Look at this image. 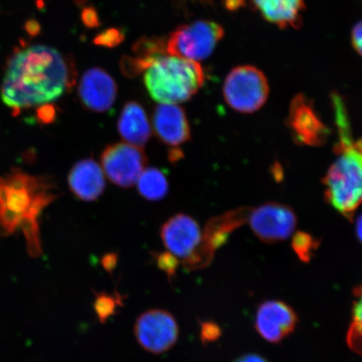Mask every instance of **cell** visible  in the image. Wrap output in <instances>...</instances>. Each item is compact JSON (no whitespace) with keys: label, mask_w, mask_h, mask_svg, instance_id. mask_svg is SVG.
<instances>
[{"label":"cell","mask_w":362,"mask_h":362,"mask_svg":"<svg viewBox=\"0 0 362 362\" xmlns=\"http://www.w3.org/2000/svg\"><path fill=\"white\" fill-rule=\"evenodd\" d=\"M57 49L34 45L13 56L2 84L1 97L13 111L47 105L71 87L74 76Z\"/></svg>","instance_id":"cell-1"},{"label":"cell","mask_w":362,"mask_h":362,"mask_svg":"<svg viewBox=\"0 0 362 362\" xmlns=\"http://www.w3.org/2000/svg\"><path fill=\"white\" fill-rule=\"evenodd\" d=\"M55 198L53 185L47 179L20 170L0 176V230L4 234L21 230L29 250L39 255L40 216Z\"/></svg>","instance_id":"cell-2"},{"label":"cell","mask_w":362,"mask_h":362,"mask_svg":"<svg viewBox=\"0 0 362 362\" xmlns=\"http://www.w3.org/2000/svg\"><path fill=\"white\" fill-rule=\"evenodd\" d=\"M334 101L338 141L336 158L323 179L325 197L339 214L351 220L362 205V139L353 137L341 102Z\"/></svg>","instance_id":"cell-3"},{"label":"cell","mask_w":362,"mask_h":362,"mask_svg":"<svg viewBox=\"0 0 362 362\" xmlns=\"http://www.w3.org/2000/svg\"><path fill=\"white\" fill-rule=\"evenodd\" d=\"M144 80L153 100L177 105L197 94L205 83V74L197 62L165 55L148 68Z\"/></svg>","instance_id":"cell-4"},{"label":"cell","mask_w":362,"mask_h":362,"mask_svg":"<svg viewBox=\"0 0 362 362\" xmlns=\"http://www.w3.org/2000/svg\"><path fill=\"white\" fill-rule=\"evenodd\" d=\"M161 238L169 255L187 269L206 268L214 259L200 225L192 216H172L162 226Z\"/></svg>","instance_id":"cell-5"},{"label":"cell","mask_w":362,"mask_h":362,"mask_svg":"<svg viewBox=\"0 0 362 362\" xmlns=\"http://www.w3.org/2000/svg\"><path fill=\"white\" fill-rule=\"evenodd\" d=\"M269 85L262 71L252 66H241L229 72L223 85L226 103L240 113L259 110L268 100Z\"/></svg>","instance_id":"cell-6"},{"label":"cell","mask_w":362,"mask_h":362,"mask_svg":"<svg viewBox=\"0 0 362 362\" xmlns=\"http://www.w3.org/2000/svg\"><path fill=\"white\" fill-rule=\"evenodd\" d=\"M224 30L214 21H199L176 29L166 44L169 55L197 62L214 53L223 38Z\"/></svg>","instance_id":"cell-7"},{"label":"cell","mask_w":362,"mask_h":362,"mask_svg":"<svg viewBox=\"0 0 362 362\" xmlns=\"http://www.w3.org/2000/svg\"><path fill=\"white\" fill-rule=\"evenodd\" d=\"M297 216L291 207L279 202H267L248 208L246 223L253 234L266 243L284 242L293 236Z\"/></svg>","instance_id":"cell-8"},{"label":"cell","mask_w":362,"mask_h":362,"mask_svg":"<svg viewBox=\"0 0 362 362\" xmlns=\"http://www.w3.org/2000/svg\"><path fill=\"white\" fill-rule=\"evenodd\" d=\"M104 174L117 187H132L146 170L147 158L141 148L127 143L108 146L101 156Z\"/></svg>","instance_id":"cell-9"},{"label":"cell","mask_w":362,"mask_h":362,"mask_svg":"<svg viewBox=\"0 0 362 362\" xmlns=\"http://www.w3.org/2000/svg\"><path fill=\"white\" fill-rule=\"evenodd\" d=\"M134 333L143 349L152 354H162L177 342L179 327L177 321L170 312L151 310L139 317Z\"/></svg>","instance_id":"cell-10"},{"label":"cell","mask_w":362,"mask_h":362,"mask_svg":"<svg viewBox=\"0 0 362 362\" xmlns=\"http://www.w3.org/2000/svg\"><path fill=\"white\" fill-rule=\"evenodd\" d=\"M288 124L294 140L302 146L318 147L327 141V126L304 95L298 94L293 99L289 107Z\"/></svg>","instance_id":"cell-11"},{"label":"cell","mask_w":362,"mask_h":362,"mask_svg":"<svg viewBox=\"0 0 362 362\" xmlns=\"http://www.w3.org/2000/svg\"><path fill=\"white\" fill-rule=\"evenodd\" d=\"M297 322V315L291 307L281 301L270 300L257 310L255 327L266 341L278 343L293 332Z\"/></svg>","instance_id":"cell-12"},{"label":"cell","mask_w":362,"mask_h":362,"mask_svg":"<svg viewBox=\"0 0 362 362\" xmlns=\"http://www.w3.org/2000/svg\"><path fill=\"white\" fill-rule=\"evenodd\" d=\"M81 103L88 110L101 113L110 110L117 98V85L112 76L100 68L85 72L78 88Z\"/></svg>","instance_id":"cell-13"},{"label":"cell","mask_w":362,"mask_h":362,"mask_svg":"<svg viewBox=\"0 0 362 362\" xmlns=\"http://www.w3.org/2000/svg\"><path fill=\"white\" fill-rule=\"evenodd\" d=\"M153 126L157 137L167 146L178 148L191 139L187 116L176 104H158L153 111Z\"/></svg>","instance_id":"cell-14"},{"label":"cell","mask_w":362,"mask_h":362,"mask_svg":"<svg viewBox=\"0 0 362 362\" xmlns=\"http://www.w3.org/2000/svg\"><path fill=\"white\" fill-rule=\"evenodd\" d=\"M68 184L72 193L84 202L98 200L106 185L104 172L93 158L76 163L68 176Z\"/></svg>","instance_id":"cell-15"},{"label":"cell","mask_w":362,"mask_h":362,"mask_svg":"<svg viewBox=\"0 0 362 362\" xmlns=\"http://www.w3.org/2000/svg\"><path fill=\"white\" fill-rule=\"evenodd\" d=\"M117 129L127 144L139 148L146 146L152 133L146 112L137 102L125 104L117 122Z\"/></svg>","instance_id":"cell-16"},{"label":"cell","mask_w":362,"mask_h":362,"mask_svg":"<svg viewBox=\"0 0 362 362\" xmlns=\"http://www.w3.org/2000/svg\"><path fill=\"white\" fill-rule=\"evenodd\" d=\"M264 19L280 28H298L302 24L304 0H251Z\"/></svg>","instance_id":"cell-17"},{"label":"cell","mask_w":362,"mask_h":362,"mask_svg":"<svg viewBox=\"0 0 362 362\" xmlns=\"http://www.w3.org/2000/svg\"><path fill=\"white\" fill-rule=\"evenodd\" d=\"M166 45L163 40L148 39L140 40L135 45V57H128L124 61L123 67L129 75H137L146 71L157 59L165 56Z\"/></svg>","instance_id":"cell-18"},{"label":"cell","mask_w":362,"mask_h":362,"mask_svg":"<svg viewBox=\"0 0 362 362\" xmlns=\"http://www.w3.org/2000/svg\"><path fill=\"white\" fill-rule=\"evenodd\" d=\"M136 184L139 194L151 202L162 200L169 191L168 179L157 168L144 170Z\"/></svg>","instance_id":"cell-19"},{"label":"cell","mask_w":362,"mask_h":362,"mask_svg":"<svg viewBox=\"0 0 362 362\" xmlns=\"http://www.w3.org/2000/svg\"><path fill=\"white\" fill-rule=\"evenodd\" d=\"M355 301L352 310V322L347 334L351 350L362 356V284L354 291Z\"/></svg>","instance_id":"cell-20"},{"label":"cell","mask_w":362,"mask_h":362,"mask_svg":"<svg viewBox=\"0 0 362 362\" xmlns=\"http://www.w3.org/2000/svg\"><path fill=\"white\" fill-rule=\"evenodd\" d=\"M318 242L311 235L305 233L293 234L292 247L296 255L303 262H309L315 249L318 247Z\"/></svg>","instance_id":"cell-21"},{"label":"cell","mask_w":362,"mask_h":362,"mask_svg":"<svg viewBox=\"0 0 362 362\" xmlns=\"http://www.w3.org/2000/svg\"><path fill=\"white\" fill-rule=\"evenodd\" d=\"M123 40L124 35L119 30L110 29L97 36L94 42L99 45H103V47H113L123 42Z\"/></svg>","instance_id":"cell-22"},{"label":"cell","mask_w":362,"mask_h":362,"mask_svg":"<svg viewBox=\"0 0 362 362\" xmlns=\"http://www.w3.org/2000/svg\"><path fill=\"white\" fill-rule=\"evenodd\" d=\"M113 302H115V300L107 296H101L98 298L96 308L98 315H100L102 318L110 315L111 312L113 311V308H115Z\"/></svg>","instance_id":"cell-23"},{"label":"cell","mask_w":362,"mask_h":362,"mask_svg":"<svg viewBox=\"0 0 362 362\" xmlns=\"http://www.w3.org/2000/svg\"><path fill=\"white\" fill-rule=\"evenodd\" d=\"M351 43L356 52L362 57V20L354 26L351 31Z\"/></svg>","instance_id":"cell-24"},{"label":"cell","mask_w":362,"mask_h":362,"mask_svg":"<svg viewBox=\"0 0 362 362\" xmlns=\"http://www.w3.org/2000/svg\"><path fill=\"white\" fill-rule=\"evenodd\" d=\"M220 329L214 324H206L203 327V337L208 341H214L219 337Z\"/></svg>","instance_id":"cell-25"},{"label":"cell","mask_w":362,"mask_h":362,"mask_svg":"<svg viewBox=\"0 0 362 362\" xmlns=\"http://www.w3.org/2000/svg\"><path fill=\"white\" fill-rule=\"evenodd\" d=\"M235 362H269L264 357L256 354H247L239 357Z\"/></svg>","instance_id":"cell-26"},{"label":"cell","mask_w":362,"mask_h":362,"mask_svg":"<svg viewBox=\"0 0 362 362\" xmlns=\"http://www.w3.org/2000/svg\"><path fill=\"white\" fill-rule=\"evenodd\" d=\"M83 20L88 25H95V23L98 21L96 13L93 10H87L83 13Z\"/></svg>","instance_id":"cell-27"},{"label":"cell","mask_w":362,"mask_h":362,"mask_svg":"<svg viewBox=\"0 0 362 362\" xmlns=\"http://www.w3.org/2000/svg\"><path fill=\"white\" fill-rule=\"evenodd\" d=\"M356 236L362 244V214L357 216L355 223Z\"/></svg>","instance_id":"cell-28"}]
</instances>
